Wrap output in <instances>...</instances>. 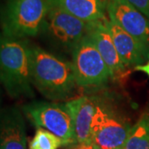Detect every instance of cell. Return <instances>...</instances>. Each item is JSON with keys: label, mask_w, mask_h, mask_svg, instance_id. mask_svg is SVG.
<instances>
[{"label": "cell", "mask_w": 149, "mask_h": 149, "mask_svg": "<svg viewBox=\"0 0 149 149\" xmlns=\"http://www.w3.org/2000/svg\"><path fill=\"white\" fill-rule=\"evenodd\" d=\"M89 27L90 22L70 15L51 1L40 36L53 53L65 58L70 57L74 47L88 33Z\"/></svg>", "instance_id": "5"}, {"label": "cell", "mask_w": 149, "mask_h": 149, "mask_svg": "<svg viewBox=\"0 0 149 149\" xmlns=\"http://www.w3.org/2000/svg\"><path fill=\"white\" fill-rule=\"evenodd\" d=\"M95 97V113L91 125L92 143L101 149H120L132 125L122 107L109 94Z\"/></svg>", "instance_id": "4"}, {"label": "cell", "mask_w": 149, "mask_h": 149, "mask_svg": "<svg viewBox=\"0 0 149 149\" xmlns=\"http://www.w3.org/2000/svg\"><path fill=\"white\" fill-rule=\"evenodd\" d=\"M24 116L37 128H42L61 139L64 146L77 144L71 110L66 103L33 100L22 107Z\"/></svg>", "instance_id": "6"}, {"label": "cell", "mask_w": 149, "mask_h": 149, "mask_svg": "<svg viewBox=\"0 0 149 149\" xmlns=\"http://www.w3.org/2000/svg\"><path fill=\"white\" fill-rule=\"evenodd\" d=\"M70 59L77 86H100L111 79L106 63L88 33L74 47Z\"/></svg>", "instance_id": "7"}, {"label": "cell", "mask_w": 149, "mask_h": 149, "mask_svg": "<svg viewBox=\"0 0 149 149\" xmlns=\"http://www.w3.org/2000/svg\"><path fill=\"white\" fill-rule=\"evenodd\" d=\"M120 149H149V112L143 113L132 127Z\"/></svg>", "instance_id": "14"}, {"label": "cell", "mask_w": 149, "mask_h": 149, "mask_svg": "<svg viewBox=\"0 0 149 149\" xmlns=\"http://www.w3.org/2000/svg\"><path fill=\"white\" fill-rule=\"evenodd\" d=\"M88 35L106 63L111 74V79L121 80L126 78L128 72L127 66L123 63L118 54L111 34L104 23V19L90 22Z\"/></svg>", "instance_id": "9"}, {"label": "cell", "mask_w": 149, "mask_h": 149, "mask_svg": "<svg viewBox=\"0 0 149 149\" xmlns=\"http://www.w3.org/2000/svg\"><path fill=\"white\" fill-rule=\"evenodd\" d=\"M1 101H2V99H1V90H0V109H1Z\"/></svg>", "instance_id": "19"}, {"label": "cell", "mask_w": 149, "mask_h": 149, "mask_svg": "<svg viewBox=\"0 0 149 149\" xmlns=\"http://www.w3.org/2000/svg\"><path fill=\"white\" fill-rule=\"evenodd\" d=\"M134 70H138V71H142V72H143V73H145V74H147L149 77V61L144 65H138V66L134 67Z\"/></svg>", "instance_id": "18"}, {"label": "cell", "mask_w": 149, "mask_h": 149, "mask_svg": "<svg viewBox=\"0 0 149 149\" xmlns=\"http://www.w3.org/2000/svg\"><path fill=\"white\" fill-rule=\"evenodd\" d=\"M30 72L33 87L50 101L71 97L77 86L70 61L31 43Z\"/></svg>", "instance_id": "1"}, {"label": "cell", "mask_w": 149, "mask_h": 149, "mask_svg": "<svg viewBox=\"0 0 149 149\" xmlns=\"http://www.w3.org/2000/svg\"><path fill=\"white\" fill-rule=\"evenodd\" d=\"M71 110L77 144L93 143L91 125L95 113V97L83 96L67 102Z\"/></svg>", "instance_id": "12"}, {"label": "cell", "mask_w": 149, "mask_h": 149, "mask_svg": "<svg viewBox=\"0 0 149 149\" xmlns=\"http://www.w3.org/2000/svg\"><path fill=\"white\" fill-rule=\"evenodd\" d=\"M127 1L149 18V0H127Z\"/></svg>", "instance_id": "16"}, {"label": "cell", "mask_w": 149, "mask_h": 149, "mask_svg": "<svg viewBox=\"0 0 149 149\" xmlns=\"http://www.w3.org/2000/svg\"><path fill=\"white\" fill-rule=\"evenodd\" d=\"M107 13L111 21L149 47V18L127 0H107Z\"/></svg>", "instance_id": "8"}, {"label": "cell", "mask_w": 149, "mask_h": 149, "mask_svg": "<svg viewBox=\"0 0 149 149\" xmlns=\"http://www.w3.org/2000/svg\"><path fill=\"white\" fill-rule=\"evenodd\" d=\"M70 15L86 22L106 18L107 0H51Z\"/></svg>", "instance_id": "13"}, {"label": "cell", "mask_w": 149, "mask_h": 149, "mask_svg": "<svg viewBox=\"0 0 149 149\" xmlns=\"http://www.w3.org/2000/svg\"><path fill=\"white\" fill-rule=\"evenodd\" d=\"M104 23L111 34L119 57L127 67H136L148 61L149 47L128 34L109 18H105Z\"/></svg>", "instance_id": "10"}, {"label": "cell", "mask_w": 149, "mask_h": 149, "mask_svg": "<svg viewBox=\"0 0 149 149\" xmlns=\"http://www.w3.org/2000/svg\"><path fill=\"white\" fill-rule=\"evenodd\" d=\"M69 149H95V144L94 143L75 144V145H73V146Z\"/></svg>", "instance_id": "17"}, {"label": "cell", "mask_w": 149, "mask_h": 149, "mask_svg": "<svg viewBox=\"0 0 149 149\" xmlns=\"http://www.w3.org/2000/svg\"><path fill=\"white\" fill-rule=\"evenodd\" d=\"M61 146H64V143L57 136L44 128H37L28 149H58Z\"/></svg>", "instance_id": "15"}, {"label": "cell", "mask_w": 149, "mask_h": 149, "mask_svg": "<svg viewBox=\"0 0 149 149\" xmlns=\"http://www.w3.org/2000/svg\"><path fill=\"white\" fill-rule=\"evenodd\" d=\"M0 85L13 99L35 96L30 72V42L0 32Z\"/></svg>", "instance_id": "2"}, {"label": "cell", "mask_w": 149, "mask_h": 149, "mask_svg": "<svg viewBox=\"0 0 149 149\" xmlns=\"http://www.w3.org/2000/svg\"><path fill=\"white\" fill-rule=\"evenodd\" d=\"M50 6V0H5L0 8L1 32L21 40L40 36Z\"/></svg>", "instance_id": "3"}, {"label": "cell", "mask_w": 149, "mask_h": 149, "mask_svg": "<svg viewBox=\"0 0 149 149\" xmlns=\"http://www.w3.org/2000/svg\"><path fill=\"white\" fill-rule=\"evenodd\" d=\"M26 123L19 108L0 109V149L27 148Z\"/></svg>", "instance_id": "11"}, {"label": "cell", "mask_w": 149, "mask_h": 149, "mask_svg": "<svg viewBox=\"0 0 149 149\" xmlns=\"http://www.w3.org/2000/svg\"><path fill=\"white\" fill-rule=\"evenodd\" d=\"M95 149H101V148H98L97 146H95Z\"/></svg>", "instance_id": "20"}]
</instances>
